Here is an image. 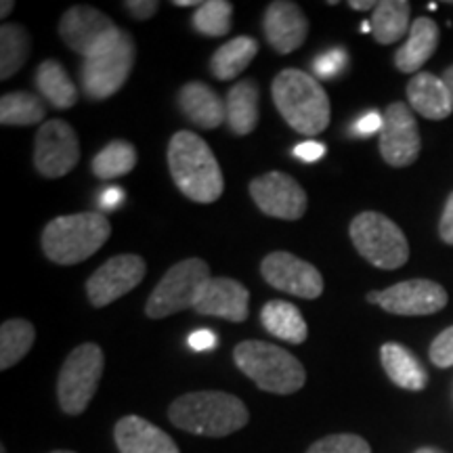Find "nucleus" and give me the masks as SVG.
Returning <instances> with one entry per match:
<instances>
[{
    "label": "nucleus",
    "instance_id": "f257e3e1",
    "mask_svg": "<svg viewBox=\"0 0 453 453\" xmlns=\"http://www.w3.org/2000/svg\"><path fill=\"white\" fill-rule=\"evenodd\" d=\"M168 168L174 185L189 200L212 203L223 196V170L206 141L191 130H180L170 139Z\"/></svg>",
    "mask_w": 453,
    "mask_h": 453
},
{
    "label": "nucleus",
    "instance_id": "f03ea898",
    "mask_svg": "<svg viewBox=\"0 0 453 453\" xmlns=\"http://www.w3.org/2000/svg\"><path fill=\"white\" fill-rule=\"evenodd\" d=\"M174 426L200 437H226L248 424V407L235 395L200 390L179 396L168 410Z\"/></svg>",
    "mask_w": 453,
    "mask_h": 453
},
{
    "label": "nucleus",
    "instance_id": "7ed1b4c3",
    "mask_svg": "<svg viewBox=\"0 0 453 453\" xmlns=\"http://www.w3.org/2000/svg\"><path fill=\"white\" fill-rule=\"evenodd\" d=\"M273 104L290 127L304 137L324 133L330 124V97L315 76L300 70H283L271 84Z\"/></svg>",
    "mask_w": 453,
    "mask_h": 453
},
{
    "label": "nucleus",
    "instance_id": "20e7f679",
    "mask_svg": "<svg viewBox=\"0 0 453 453\" xmlns=\"http://www.w3.org/2000/svg\"><path fill=\"white\" fill-rule=\"evenodd\" d=\"M111 225L104 212L57 217L44 226L42 250L57 265H78L93 257L110 240Z\"/></svg>",
    "mask_w": 453,
    "mask_h": 453
},
{
    "label": "nucleus",
    "instance_id": "39448f33",
    "mask_svg": "<svg viewBox=\"0 0 453 453\" xmlns=\"http://www.w3.org/2000/svg\"><path fill=\"white\" fill-rule=\"evenodd\" d=\"M235 365L258 388L273 395H292L304 387L307 373L296 357L277 344L246 340L234 350Z\"/></svg>",
    "mask_w": 453,
    "mask_h": 453
},
{
    "label": "nucleus",
    "instance_id": "423d86ee",
    "mask_svg": "<svg viewBox=\"0 0 453 453\" xmlns=\"http://www.w3.org/2000/svg\"><path fill=\"white\" fill-rule=\"evenodd\" d=\"M211 280V269L202 258L180 260L166 271L151 296L147 298L145 315L150 319H164L180 311L196 309Z\"/></svg>",
    "mask_w": 453,
    "mask_h": 453
},
{
    "label": "nucleus",
    "instance_id": "0eeeda50",
    "mask_svg": "<svg viewBox=\"0 0 453 453\" xmlns=\"http://www.w3.org/2000/svg\"><path fill=\"white\" fill-rule=\"evenodd\" d=\"M350 240L357 252L378 269H401L410 258L403 231L380 212H361L350 223Z\"/></svg>",
    "mask_w": 453,
    "mask_h": 453
},
{
    "label": "nucleus",
    "instance_id": "6e6552de",
    "mask_svg": "<svg viewBox=\"0 0 453 453\" xmlns=\"http://www.w3.org/2000/svg\"><path fill=\"white\" fill-rule=\"evenodd\" d=\"M104 365L105 357L99 344L87 342L72 350L57 380V399L61 410L70 416H81L87 410L97 393Z\"/></svg>",
    "mask_w": 453,
    "mask_h": 453
},
{
    "label": "nucleus",
    "instance_id": "1a4fd4ad",
    "mask_svg": "<svg viewBox=\"0 0 453 453\" xmlns=\"http://www.w3.org/2000/svg\"><path fill=\"white\" fill-rule=\"evenodd\" d=\"M134 57V41L128 32L107 49L105 53L84 59L82 64V88L90 101L110 99L127 84L130 72H133Z\"/></svg>",
    "mask_w": 453,
    "mask_h": 453
},
{
    "label": "nucleus",
    "instance_id": "9d476101",
    "mask_svg": "<svg viewBox=\"0 0 453 453\" xmlns=\"http://www.w3.org/2000/svg\"><path fill=\"white\" fill-rule=\"evenodd\" d=\"M59 34L73 53L90 59L111 49L124 32L101 11L78 4V7L67 9L61 17Z\"/></svg>",
    "mask_w": 453,
    "mask_h": 453
},
{
    "label": "nucleus",
    "instance_id": "9b49d317",
    "mask_svg": "<svg viewBox=\"0 0 453 453\" xmlns=\"http://www.w3.org/2000/svg\"><path fill=\"white\" fill-rule=\"evenodd\" d=\"M445 288L437 281L430 280H410L395 283L382 292L367 294V303L378 304V307L393 315L420 317L434 315L447 307Z\"/></svg>",
    "mask_w": 453,
    "mask_h": 453
},
{
    "label": "nucleus",
    "instance_id": "f8f14e48",
    "mask_svg": "<svg viewBox=\"0 0 453 453\" xmlns=\"http://www.w3.org/2000/svg\"><path fill=\"white\" fill-rule=\"evenodd\" d=\"M78 160H81V143H78L76 130L70 124L64 120H49L38 128L34 164L42 177H65L76 168Z\"/></svg>",
    "mask_w": 453,
    "mask_h": 453
},
{
    "label": "nucleus",
    "instance_id": "ddd939ff",
    "mask_svg": "<svg viewBox=\"0 0 453 453\" xmlns=\"http://www.w3.org/2000/svg\"><path fill=\"white\" fill-rule=\"evenodd\" d=\"M250 196L260 212L281 220H298L307 212L309 200L300 183L286 173L260 174L250 183Z\"/></svg>",
    "mask_w": 453,
    "mask_h": 453
},
{
    "label": "nucleus",
    "instance_id": "4468645a",
    "mask_svg": "<svg viewBox=\"0 0 453 453\" xmlns=\"http://www.w3.org/2000/svg\"><path fill=\"white\" fill-rule=\"evenodd\" d=\"M147 273L145 260L137 254H120L95 271L87 281V296L93 307H107L113 300L139 286Z\"/></svg>",
    "mask_w": 453,
    "mask_h": 453
},
{
    "label": "nucleus",
    "instance_id": "2eb2a0df",
    "mask_svg": "<svg viewBox=\"0 0 453 453\" xmlns=\"http://www.w3.org/2000/svg\"><path fill=\"white\" fill-rule=\"evenodd\" d=\"M380 154L388 166L405 168L418 160L422 150L420 130L413 111L405 104H390L382 113Z\"/></svg>",
    "mask_w": 453,
    "mask_h": 453
},
{
    "label": "nucleus",
    "instance_id": "dca6fc26",
    "mask_svg": "<svg viewBox=\"0 0 453 453\" xmlns=\"http://www.w3.org/2000/svg\"><path fill=\"white\" fill-rule=\"evenodd\" d=\"M260 273L275 290L294 294L298 298L315 300L324 292V277L317 267L290 252H273L265 257Z\"/></svg>",
    "mask_w": 453,
    "mask_h": 453
},
{
    "label": "nucleus",
    "instance_id": "f3484780",
    "mask_svg": "<svg viewBox=\"0 0 453 453\" xmlns=\"http://www.w3.org/2000/svg\"><path fill=\"white\" fill-rule=\"evenodd\" d=\"M265 36L277 53L288 55L300 49L307 41L309 19L298 4L288 0H275L265 11Z\"/></svg>",
    "mask_w": 453,
    "mask_h": 453
},
{
    "label": "nucleus",
    "instance_id": "a211bd4d",
    "mask_svg": "<svg viewBox=\"0 0 453 453\" xmlns=\"http://www.w3.org/2000/svg\"><path fill=\"white\" fill-rule=\"evenodd\" d=\"M248 303H250V292L240 281L229 277H212L194 311L200 315H212L242 324L248 319Z\"/></svg>",
    "mask_w": 453,
    "mask_h": 453
},
{
    "label": "nucleus",
    "instance_id": "6ab92c4d",
    "mask_svg": "<svg viewBox=\"0 0 453 453\" xmlns=\"http://www.w3.org/2000/svg\"><path fill=\"white\" fill-rule=\"evenodd\" d=\"M120 453H180L177 443L164 430L141 416H127L113 428Z\"/></svg>",
    "mask_w": 453,
    "mask_h": 453
},
{
    "label": "nucleus",
    "instance_id": "aec40b11",
    "mask_svg": "<svg viewBox=\"0 0 453 453\" xmlns=\"http://www.w3.org/2000/svg\"><path fill=\"white\" fill-rule=\"evenodd\" d=\"M411 110L426 120H445L453 113V97L443 78L430 72L416 73L407 84Z\"/></svg>",
    "mask_w": 453,
    "mask_h": 453
},
{
    "label": "nucleus",
    "instance_id": "412c9836",
    "mask_svg": "<svg viewBox=\"0 0 453 453\" xmlns=\"http://www.w3.org/2000/svg\"><path fill=\"white\" fill-rule=\"evenodd\" d=\"M179 107L196 127L214 130L226 120V104L203 82H187L179 90Z\"/></svg>",
    "mask_w": 453,
    "mask_h": 453
},
{
    "label": "nucleus",
    "instance_id": "4be33fe9",
    "mask_svg": "<svg viewBox=\"0 0 453 453\" xmlns=\"http://www.w3.org/2000/svg\"><path fill=\"white\" fill-rule=\"evenodd\" d=\"M439 26L428 17H418L410 27L407 42L395 53L396 70L403 73H413L426 64L437 50Z\"/></svg>",
    "mask_w": 453,
    "mask_h": 453
},
{
    "label": "nucleus",
    "instance_id": "5701e85b",
    "mask_svg": "<svg viewBox=\"0 0 453 453\" xmlns=\"http://www.w3.org/2000/svg\"><path fill=\"white\" fill-rule=\"evenodd\" d=\"M384 372L396 387L405 390H422L428 384V373L418 357L399 342H387L380 350Z\"/></svg>",
    "mask_w": 453,
    "mask_h": 453
},
{
    "label": "nucleus",
    "instance_id": "b1692460",
    "mask_svg": "<svg viewBox=\"0 0 453 453\" xmlns=\"http://www.w3.org/2000/svg\"><path fill=\"white\" fill-rule=\"evenodd\" d=\"M258 87L254 81H240L226 95V124L235 134H250L258 124Z\"/></svg>",
    "mask_w": 453,
    "mask_h": 453
},
{
    "label": "nucleus",
    "instance_id": "393cba45",
    "mask_svg": "<svg viewBox=\"0 0 453 453\" xmlns=\"http://www.w3.org/2000/svg\"><path fill=\"white\" fill-rule=\"evenodd\" d=\"M260 321L271 336L292 344H303L307 340V324L300 311L286 300H271L260 311Z\"/></svg>",
    "mask_w": 453,
    "mask_h": 453
},
{
    "label": "nucleus",
    "instance_id": "a878e982",
    "mask_svg": "<svg viewBox=\"0 0 453 453\" xmlns=\"http://www.w3.org/2000/svg\"><path fill=\"white\" fill-rule=\"evenodd\" d=\"M258 53V42L250 36H240L225 42L214 50L211 59V72L217 81H234L235 76L252 64Z\"/></svg>",
    "mask_w": 453,
    "mask_h": 453
},
{
    "label": "nucleus",
    "instance_id": "bb28decb",
    "mask_svg": "<svg viewBox=\"0 0 453 453\" xmlns=\"http://www.w3.org/2000/svg\"><path fill=\"white\" fill-rule=\"evenodd\" d=\"M36 87L42 93V97L49 101L57 110H70L76 105L78 93L76 84L72 82L70 73L65 67L57 61H42L36 70Z\"/></svg>",
    "mask_w": 453,
    "mask_h": 453
},
{
    "label": "nucleus",
    "instance_id": "cd10ccee",
    "mask_svg": "<svg viewBox=\"0 0 453 453\" xmlns=\"http://www.w3.org/2000/svg\"><path fill=\"white\" fill-rule=\"evenodd\" d=\"M411 7L407 0H384L372 15V34L376 42L393 44L410 32Z\"/></svg>",
    "mask_w": 453,
    "mask_h": 453
},
{
    "label": "nucleus",
    "instance_id": "c85d7f7f",
    "mask_svg": "<svg viewBox=\"0 0 453 453\" xmlns=\"http://www.w3.org/2000/svg\"><path fill=\"white\" fill-rule=\"evenodd\" d=\"M30 34L19 24L0 27V81H9L24 67L30 57Z\"/></svg>",
    "mask_w": 453,
    "mask_h": 453
},
{
    "label": "nucleus",
    "instance_id": "c756f323",
    "mask_svg": "<svg viewBox=\"0 0 453 453\" xmlns=\"http://www.w3.org/2000/svg\"><path fill=\"white\" fill-rule=\"evenodd\" d=\"M36 330L26 319H9L0 327V370H9L30 353Z\"/></svg>",
    "mask_w": 453,
    "mask_h": 453
},
{
    "label": "nucleus",
    "instance_id": "7c9ffc66",
    "mask_svg": "<svg viewBox=\"0 0 453 453\" xmlns=\"http://www.w3.org/2000/svg\"><path fill=\"white\" fill-rule=\"evenodd\" d=\"M47 116L42 99L32 93H7L0 99V122L4 127H30L41 124Z\"/></svg>",
    "mask_w": 453,
    "mask_h": 453
},
{
    "label": "nucleus",
    "instance_id": "2f4dec72",
    "mask_svg": "<svg viewBox=\"0 0 453 453\" xmlns=\"http://www.w3.org/2000/svg\"><path fill=\"white\" fill-rule=\"evenodd\" d=\"M137 166V150L128 141H111L93 157L90 170L99 179H118Z\"/></svg>",
    "mask_w": 453,
    "mask_h": 453
},
{
    "label": "nucleus",
    "instance_id": "473e14b6",
    "mask_svg": "<svg viewBox=\"0 0 453 453\" xmlns=\"http://www.w3.org/2000/svg\"><path fill=\"white\" fill-rule=\"evenodd\" d=\"M231 15H234V4L226 0H208L202 3L194 13L191 24L203 36L220 38L226 36L231 30Z\"/></svg>",
    "mask_w": 453,
    "mask_h": 453
},
{
    "label": "nucleus",
    "instance_id": "72a5a7b5",
    "mask_svg": "<svg viewBox=\"0 0 453 453\" xmlns=\"http://www.w3.org/2000/svg\"><path fill=\"white\" fill-rule=\"evenodd\" d=\"M307 453H372V447L359 434H330L311 445Z\"/></svg>",
    "mask_w": 453,
    "mask_h": 453
},
{
    "label": "nucleus",
    "instance_id": "f704fd0d",
    "mask_svg": "<svg viewBox=\"0 0 453 453\" xmlns=\"http://www.w3.org/2000/svg\"><path fill=\"white\" fill-rule=\"evenodd\" d=\"M347 50L344 49H332L327 50V53L319 55L317 59L313 61V73L317 78H334L338 76L340 72L347 67Z\"/></svg>",
    "mask_w": 453,
    "mask_h": 453
},
{
    "label": "nucleus",
    "instance_id": "c9c22d12",
    "mask_svg": "<svg viewBox=\"0 0 453 453\" xmlns=\"http://www.w3.org/2000/svg\"><path fill=\"white\" fill-rule=\"evenodd\" d=\"M430 361L437 367L453 365V326L439 334L430 344Z\"/></svg>",
    "mask_w": 453,
    "mask_h": 453
},
{
    "label": "nucleus",
    "instance_id": "e433bc0d",
    "mask_svg": "<svg viewBox=\"0 0 453 453\" xmlns=\"http://www.w3.org/2000/svg\"><path fill=\"white\" fill-rule=\"evenodd\" d=\"M124 7L128 9V13L134 17V19L143 21V19H150V17H154L157 13V9H160V3H156V0H128Z\"/></svg>",
    "mask_w": 453,
    "mask_h": 453
},
{
    "label": "nucleus",
    "instance_id": "4c0bfd02",
    "mask_svg": "<svg viewBox=\"0 0 453 453\" xmlns=\"http://www.w3.org/2000/svg\"><path fill=\"white\" fill-rule=\"evenodd\" d=\"M326 145L324 143H317V141H304L294 147V156L300 157L303 162H317L326 156Z\"/></svg>",
    "mask_w": 453,
    "mask_h": 453
},
{
    "label": "nucleus",
    "instance_id": "58836bf2",
    "mask_svg": "<svg viewBox=\"0 0 453 453\" xmlns=\"http://www.w3.org/2000/svg\"><path fill=\"white\" fill-rule=\"evenodd\" d=\"M439 235L445 243L453 246V194L445 203L443 217H441V223H439Z\"/></svg>",
    "mask_w": 453,
    "mask_h": 453
},
{
    "label": "nucleus",
    "instance_id": "ea45409f",
    "mask_svg": "<svg viewBox=\"0 0 453 453\" xmlns=\"http://www.w3.org/2000/svg\"><path fill=\"white\" fill-rule=\"evenodd\" d=\"M382 124H384V118L380 116V113L370 111V113H365L359 122H357V133L373 134V133H378V130H382Z\"/></svg>",
    "mask_w": 453,
    "mask_h": 453
},
{
    "label": "nucleus",
    "instance_id": "a19ab883",
    "mask_svg": "<svg viewBox=\"0 0 453 453\" xmlns=\"http://www.w3.org/2000/svg\"><path fill=\"white\" fill-rule=\"evenodd\" d=\"M124 203V194L122 189H118V187H111V189H105L104 196L99 197V206L101 211H118Z\"/></svg>",
    "mask_w": 453,
    "mask_h": 453
},
{
    "label": "nucleus",
    "instance_id": "79ce46f5",
    "mask_svg": "<svg viewBox=\"0 0 453 453\" xmlns=\"http://www.w3.org/2000/svg\"><path fill=\"white\" fill-rule=\"evenodd\" d=\"M189 344L194 350L214 349V344H217V336H214L211 330H197L189 336Z\"/></svg>",
    "mask_w": 453,
    "mask_h": 453
},
{
    "label": "nucleus",
    "instance_id": "37998d69",
    "mask_svg": "<svg viewBox=\"0 0 453 453\" xmlns=\"http://www.w3.org/2000/svg\"><path fill=\"white\" fill-rule=\"evenodd\" d=\"M349 7L355 9V11H367V9H376L378 3H373V0H370V3H359V0H350Z\"/></svg>",
    "mask_w": 453,
    "mask_h": 453
},
{
    "label": "nucleus",
    "instance_id": "c03bdc74",
    "mask_svg": "<svg viewBox=\"0 0 453 453\" xmlns=\"http://www.w3.org/2000/svg\"><path fill=\"white\" fill-rule=\"evenodd\" d=\"M443 82L447 84V88H449V93H451V97H453V65L447 67V70H445Z\"/></svg>",
    "mask_w": 453,
    "mask_h": 453
},
{
    "label": "nucleus",
    "instance_id": "a18cd8bd",
    "mask_svg": "<svg viewBox=\"0 0 453 453\" xmlns=\"http://www.w3.org/2000/svg\"><path fill=\"white\" fill-rule=\"evenodd\" d=\"M13 7H15L13 0H4L3 9H0V17H3V19H4V17H7V15L11 13V11H13Z\"/></svg>",
    "mask_w": 453,
    "mask_h": 453
},
{
    "label": "nucleus",
    "instance_id": "49530a36",
    "mask_svg": "<svg viewBox=\"0 0 453 453\" xmlns=\"http://www.w3.org/2000/svg\"><path fill=\"white\" fill-rule=\"evenodd\" d=\"M174 4L177 7H200L202 3H197V0H174Z\"/></svg>",
    "mask_w": 453,
    "mask_h": 453
},
{
    "label": "nucleus",
    "instance_id": "de8ad7c7",
    "mask_svg": "<svg viewBox=\"0 0 453 453\" xmlns=\"http://www.w3.org/2000/svg\"><path fill=\"white\" fill-rule=\"evenodd\" d=\"M416 453H443V451L434 449V447H422V449H418Z\"/></svg>",
    "mask_w": 453,
    "mask_h": 453
},
{
    "label": "nucleus",
    "instance_id": "09e8293b",
    "mask_svg": "<svg viewBox=\"0 0 453 453\" xmlns=\"http://www.w3.org/2000/svg\"><path fill=\"white\" fill-rule=\"evenodd\" d=\"M50 453H73V451H50Z\"/></svg>",
    "mask_w": 453,
    "mask_h": 453
}]
</instances>
